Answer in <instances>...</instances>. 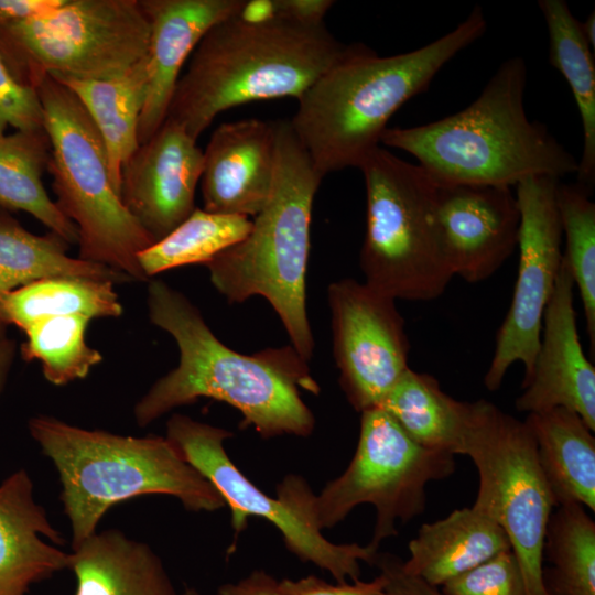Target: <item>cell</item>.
Returning <instances> with one entry per match:
<instances>
[{
    "mask_svg": "<svg viewBox=\"0 0 595 595\" xmlns=\"http://www.w3.org/2000/svg\"><path fill=\"white\" fill-rule=\"evenodd\" d=\"M78 98L105 143L110 177L121 196L126 162L139 147L138 126L147 95V57L126 73L106 79L52 76Z\"/></svg>",
    "mask_w": 595,
    "mask_h": 595,
    "instance_id": "cell-24",
    "label": "cell"
},
{
    "mask_svg": "<svg viewBox=\"0 0 595 595\" xmlns=\"http://www.w3.org/2000/svg\"><path fill=\"white\" fill-rule=\"evenodd\" d=\"M434 224L453 277L477 283L516 250L520 213L510 187L437 184Z\"/></svg>",
    "mask_w": 595,
    "mask_h": 595,
    "instance_id": "cell-15",
    "label": "cell"
},
{
    "mask_svg": "<svg viewBox=\"0 0 595 595\" xmlns=\"http://www.w3.org/2000/svg\"><path fill=\"white\" fill-rule=\"evenodd\" d=\"M549 34V62L566 79L576 101L583 149L577 182L592 192L595 184V65L593 50L564 0H540Z\"/></svg>",
    "mask_w": 595,
    "mask_h": 595,
    "instance_id": "cell-27",
    "label": "cell"
},
{
    "mask_svg": "<svg viewBox=\"0 0 595 595\" xmlns=\"http://www.w3.org/2000/svg\"><path fill=\"white\" fill-rule=\"evenodd\" d=\"M15 130L44 128V115L36 89L17 80L0 53V136Z\"/></svg>",
    "mask_w": 595,
    "mask_h": 595,
    "instance_id": "cell-35",
    "label": "cell"
},
{
    "mask_svg": "<svg viewBox=\"0 0 595 595\" xmlns=\"http://www.w3.org/2000/svg\"><path fill=\"white\" fill-rule=\"evenodd\" d=\"M385 583L387 595H442L437 587L403 569V561L392 553H377L374 564Z\"/></svg>",
    "mask_w": 595,
    "mask_h": 595,
    "instance_id": "cell-37",
    "label": "cell"
},
{
    "mask_svg": "<svg viewBox=\"0 0 595 595\" xmlns=\"http://www.w3.org/2000/svg\"><path fill=\"white\" fill-rule=\"evenodd\" d=\"M203 166L204 154L196 140L171 118L126 162L121 199L154 242L196 208L194 197Z\"/></svg>",
    "mask_w": 595,
    "mask_h": 595,
    "instance_id": "cell-16",
    "label": "cell"
},
{
    "mask_svg": "<svg viewBox=\"0 0 595 595\" xmlns=\"http://www.w3.org/2000/svg\"><path fill=\"white\" fill-rule=\"evenodd\" d=\"M581 29L588 45L595 48V13L592 11L584 22H581Z\"/></svg>",
    "mask_w": 595,
    "mask_h": 595,
    "instance_id": "cell-42",
    "label": "cell"
},
{
    "mask_svg": "<svg viewBox=\"0 0 595 595\" xmlns=\"http://www.w3.org/2000/svg\"><path fill=\"white\" fill-rule=\"evenodd\" d=\"M485 14L475 6L454 30L410 52L379 56L363 44L325 72L298 99L290 120L316 172L359 167L379 147L390 118L428 89L434 76L484 35Z\"/></svg>",
    "mask_w": 595,
    "mask_h": 595,
    "instance_id": "cell-2",
    "label": "cell"
},
{
    "mask_svg": "<svg viewBox=\"0 0 595 595\" xmlns=\"http://www.w3.org/2000/svg\"><path fill=\"white\" fill-rule=\"evenodd\" d=\"M75 595H176L158 554L118 530L96 532L69 553Z\"/></svg>",
    "mask_w": 595,
    "mask_h": 595,
    "instance_id": "cell-22",
    "label": "cell"
},
{
    "mask_svg": "<svg viewBox=\"0 0 595 595\" xmlns=\"http://www.w3.org/2000/svg\"><path fill=\"white\" fill-rule=\"evenodd\" d=\"M113 282L79 277L45 278L20 286L0 299V326L25 329L37 320L83 316L118 317L123 309Z\"/></svg>",
    "mask_w": 595,
    "mask_h": 595,
    "instance_id": "cell-29",
    "label": "cell"
},
{
    "mask_svg": "<svg viewBox=\"0 0 595 595\" xmlns=\"http://www.w3.org/2000/svg\"><path fill=\"white\" fill-rule=\"evenodd\" d=\"M560 180L531 176L516 185L520 213L519 263L512 300L484 376L490 391L500 388L508 369L522 363V385L530 378L540 345L542 321L562 263V228L556 205Z\"/></svg>",
    "mask_w": 595,
    "mask_h": 595,
    "instance_id": "cell-13",
    "label": "cell"
},
{
    "mask_svg": "<svg viewBox=\"0 0 595 595\" xmlns=\"http://www.w3.org/2000/svg\"><path fill=\"white\" fill-rule=\"evenodd\" d=\"M279 595H387L385 583L380 575L370 582L360 580L348 583L331 584L309 575L299 580L284 578L279 581Z\"/></svg>",
    "mask_w": 595,
    "mask_h": 595,
    "instance_id": "cell-36",
    "label": "cell"
},
{
    "mask_svg": "<svg viewBox=\"0 0 595 595\" xmlns=\"http://www.w3.org/2000/svg\"><path fill=\"white\" fill-rule=\"evenodd\" d=\"M542 569L549 595H595V522L584 506L566 502L552 510L544 533Z\"/></svg>",
    "mask_w": 595,
    "mask_h": 595,
    "instance_id": "cell-30",
    "label": "cell"
},
{
    "mask_svg": "<svg viewBox=\"0 0 595 595\" xmlns=\"http://www.w3.org/2000/svg\"><path fill=\"white\" fill-rule=\"evenodd\" d=\"M358 169L366 187L359 253L365 283L396 301L441 296L454 277L434 224L437 184L420 165L380 145Z\"/></svg>",
    "mask_w": 595,
    "mask_h": 595,
    "instance_id": "cell-8",
    "label": "cell"
},
{
    "mask_svg": "<svg viewBox=\"0 0 595 595\" xmlns=\"http://www.w3.org/2000/svg\"><path fill=\"white\" fill-rule=\"evenodd\" d=\"M183 595H201L198 591L193 587H186Z\"/></svg>",
    "mask_w": 595,
    "mask_h": 595,
    "instance_id": "cell-43",
    "label": "cell"
},
{
    "mask_svg": "<svg viewBox=\"0 0 595 595\" xmlns=\"http://www.w3.org/2000/svg\"><path fill=\"white\" fill-rule=\"evenodd\" d=\"M29 431L57 470L73 549L97 532L111 507L137 496H173L196 512L226 506L166 436H123L46 415L32 418Z\"/></svg>",
    "mask_w": 595,
    "mask_h": 595,
    "instance_id": "cell-5",
    "label": "cell"
},
{
    "mask_svg": "<svg viewBox=\"0 0 595 595\" xmlns=\"http://www.w3.org/2000/svg\"><path fill=\"white\" fill-rule=\"evenodd\" d=\"M14 355L15 343L7 334H0V394L4 389Z\"/></svg>",
    "mask_w": 595,
    "mask_h": 595,
    "instance_id": "cell-41",
    "label": "cell"
},
{
    "mask_svg": "<svg viewBox=\"0 0 595 595\" xmlns=\"http://www.w3.org/2000/svg\"><path fill=\"white\" fill-rule=\"evenodd\" d=\"M526 425L555 507L576 502L595 510V439L574 411L553 408L528 413Z\"/></svg>",
    "mask_w": 595,
    "mask_h": 595,
    "instance_id": "cell-23",
    "label": "cell"
},
{
    "mask_svg": "<svg viewBox=\"0 0 595 595\" xmlns=\"http://www.w3.org/2000/svg\"><path fill=\"white\" fill-rule=\"evenodd\" d=\"M245 1L140 0L150 34L145 54L148 87L138 126L139 145L165 121L181 69L199 41L213 25L238 13Z\"/></svg>",
    "mask_w": 595,
    "mask_h": 595,
    "instance_id": "cell-18",
    "label": "cell"
},
{
    "mask_svg": "<svg viewBox=\"0 0 595 595\" xmlns=\"http://www.w3.org/2000/svg\"><path fill=\"white\" fill-rule=\"evenodd\" d=\"M90 320L83 316H53L35 321L25 329L22 357L37 360L46 380L63 386L85 378L102 360V355L86 343Z\"/></svg>",
    "mask_w": 595,
    "mask_h": 595,
    "instance_id": "cell-32",
    "label": "cell"
},
{
    "mask_svg": "<svg viewBox=\"0 0 595 595\" xmlns=\"http://www.w3.org/2000/svg\"><path fill=\"white\" fill-rule=\"evenodd\" d=\"M527 66L506 60L479 96L440 120L387 128L380 143L402 150L440 185L511 187L531 176L560 180L578 161L524 109Z\"/></svg>",
    "mask_w": 595,
    "mask_h": 595,
    "instance_id": "cell-4",
    "label": "cell"
},
{
    "mask_svg": "<svg viewBox=\"0 0 595 595\" xmlns=\"http://www.w3.org/2000/svg\"><path fill=\"white\" fill-rule=\"evenodd\" d=\"M272 192L248 236L205 266L210 282L229 302L264 298L280 317L294 349L309 360L314 338L306 311L310 225L323 177L290 121H274Z\"/></svg>",
    "mask_w": 595,
    "mask_h": 595,
    "instance_id": "cell-6",
    "label": "cell"
},
{
    "mask_svg": "<svg viewBox=\"0 0 595 595\" xmlns=\"http://www.w3.org/2000/svg\"><path fill=\"white\" fill-rule=\"evenodd\" d=\"M251 226L245 216L195 208L166 237L141 251L138 261L147 279L186 264H206L245 239Z\"/></svg>",
    "mask_w": 595,
    "mask_h": 595,
    "instance_id": "cell-31",
    "label": "cell"
},
{
    "mask_svg": "<svg viewBox=\"0 0 595 595\" xmlns=\"http://www.w3.org/2000/svg\"><path fill=\"white\" fill-rule=\"evenodd\" d=\"M69 245L53 231L26 230L10 213H0V299L31 282L53 277H79L113 283L130 279L105 264L68 256ZM0 334L6 331L0 326Z\"/></svg>",
    "mask_w": 595,
    "mask_h": 595,
    "instance_id": "cell-28",
    "label": "cell"
},
{
    "mask_svg": "<svg viewBox=\"0 0 595 595\" xmlns=\"http://www.w3.org/2000/svg\"><path fill=\"white\" fill-rule=\"evenodd\" d=\"M510 549L506 532L495 521L473 507L456 509L421 526L409 542L410 558L403 569L439 587Z\"/></svg>",
    "mask_w": 595,
    "mask_h": 595,
    "instance_id": "cell-21",
    "label": "cell"
},
{
    "mask_svg": "<svg viewBox=\"0 0 595 595\" xmlns=\"http://www.w3.org/2000/svg\"><path fill=\"white\" fill-rule=\"evenodd\" d=\"M149 34L140 0H65L44 15L0 23V53L17 80L36 89L46 75L119 76L145 56Z\"/></svg>",
    "mask_w": 595,
    "mask_h": 595,
    "instance_id": "cell-9",
    "label": "cell"
},
{
    "mask_svg": "<svg viewBox=\"0 0 595 595\" xmlns=\"http://www.w3.org/2000/svg\"><path fill=\"white\" fill-rule=\"evenodd\" d=\"M62 542L28 472L10 474L0 483V595H26L34 583L68 569Z\"/></svg>",
    "mask_w": 595,
    "mask_h": 595,
    "instance_id": "cell-20",
    "label": "cell"
},
{
    "mask_svg": "<svg viewBox=\"0 0 595 595\" xmlns=\"http://www.w3.org/2000/svg\"><path fill=\"white\" fill-rule=\"evenodd\" d=\"M50 156L44 128L0 136V213L25 212L74 245L78 242L76 226L50 198L43 184Z\"/></svg>",
    "mask_w": 595,
    "mask_h": 595,
    "instance_id": "cell-25",
    "label": "cell"
},
{
    "mask_svg": "<svg viewBox=\"0 0 595 595\" xmlns=\"http://www.w3.org/2000/svg\"><path fill=\"white\" fill-rule=\"evenodd\" d=\"M332 0H273L274 15L305 23H323Z\"/></svg>",
    "mask_w": 595,
    "mask_h": 595,
    "instance_id": "cell-38",
    "label": "cell"
},
{
    "mask_svg": "<svg viewBox=\"0 0 595 595\" xmlns=\"http://www.w3.org/2000/svg\"><path fill=\"white\" fill-rule=\"evenodd\" d=\"M591 191L575 184L556 188V205L566 262L584 309L591 350H595V204Z\"/></svg>",
    "mask_w": 595,
    "mask_h": 595,
    "instance_id": "cell-33",
    "label": "cell"
},
{
    "mask_svg": "<svg viewBox=\"0 0 595 595\" xmlns=\"http://www.w3.org/2000/svg\"><path fill=\"white\" fill-rule=\"evenodd\" d=\"M441 587L442 595H528L521 567L511 549Z\"/></svg>",
    "mask_w": 595,
    "mask_h": 595,
    "instance_id": "cell-34",
    "label": "cell"
},
{
    "mask_svg": "<svg viewBox=\"0 0 595 595\" xmlns=\"http://www.w3.org/2000/svg\"><path fill=\"white\" fill-rule=\"evenodd\" d=\"M474 462L479 486L474 505L506 532L528 595H549L543 585V540L555 505L524 421L487 400L470 402L461 453Z\"/></svg>",
    "mask_w": 595,
    "mask_h": 595,
    "instance_id": "cell-11",
    "label": "cell"
},
{
    "mask_svg": "<svg viewBox=\"0 0 595 595\" xmlns=\"http://www.w3.org/2000/svg\"><path fill=\"white\" fill-rule=\"evenodd\" d=\"M203 154V209L248 217L266 206L274 181L273 122L244 119L221 123Z\"/></svg>",
    "mask_w": 595,
    "mask_h": 595,
    "instance_id": "cell-19",
    "label": "cell"
},
{
    "mask_svg": "<svg viewBox=\"0 0 595 595\" xmlns=\"http://www.w3.org/2000/svg\"><path fill=\"white\" fill-rule=\"evenodd\" d=\"M339 386L358 412L379 408L410 368L404 320L391 296L354 279L327 290Z\"/></svg>",
    "mask_w": 595,
    "mask_h": 595,
    "instance_id": "cell-14",
    "label": "cell"
},
{
    "mask_svg": "<svg viewBox=\"0 0 595 595\" xmlns=\"http://www.w3.org/2000/svg\"><path fill=\"white\" fill-rule=\"evenodd\" d=\"M239 12L206 32L174 90L166 118L182 125L194 140L216 116L235 106L299 99L351 48L324 22L249 20Z\"/></svg>",
    "mask_w": 595,
    "mask_h": 595,
    "instance_id": "cell-3",
    "label": "cell"
},
{
    "mask_svg": "<svg viewBox=\"0 0 595 595\" xmlns=\"http://www.w3.org/2000/svg\"><path fill=\"white\" fill-rule=\"evenodd\" d=\"M379 408L419 445L453 455L461 453L470 402L445 393L433 376L408 368Z\"/></svg>",
    "mask_w": 595,
    "mask_h": 595,
    "instance_id": "cell-26",
    "label": "cell"
},
{
    "mask_svg": "<svg viewBox=\"0 0 595 595\" xmlns=\"http://www.w3.org/2000/svg\"><path fill=\"white\" fill-rule=\"evenodd\" d=\"M147 304L151 322L175 339L180 361L136 403L137 424L212 398L237 409L241 428L252 426L263 439L313 432L315 419L301 390L317 394L320 386L293 346L240 354L214 335L185 295L161 280L150 281Z\"/></svg>",
    "mask_w": 595,
    "mask_h": 595,
    "instance_id": "cell-1",
    "label": "cell"
},
{
    "mask_svg": "<svg viewBox=\"0 0 595 595\" xmlns=\"http://www.w3.org/2000/svg\"><path fill=\"white\" fill-rule=\"evenodd\" d=\"M65 0H0V23L24 21L44 15Z\"/></svg>",
    "mask_w": 595,
    "mask_h": 595,
    "instance_id": "cell-39",
    "label": "cell"
},
{
    "mask_svg": "<svg viewBox=\"0 0 595 595\" xmlns=\"http://www.w3.org/2000/svg\"><path fill=\"white\" fill-rule=\"evenodd\" d=\"M50 138L47 172L56 205L78 230V258L130 280H148L138 261L154 244L113 187L102 138L78 98L54 77L36 86Z\"/></svg>",
    "mask_w": 595,
    "mask_h": 595,
    "instance_id": "cell-7",
    "label": "cell"
},
{
    "mask_svg": "<svg viewBox=\"0 0 595 595\" xmlns=\"http://www.w3.org/2000/svg\"><path fill=\"white\" fill-rule=\"evenodd\" d=\"M216 595H279V581L263 570H256L237 583L220 585Z\"/></svg>",
    "mask_w": 595,
    "mask_h": 595,
    "instance_id": "cell-40",
    "label": "cell"
},
{
    "mask_svg": "<svg viewBox=\"0 0 595 595\" xmlns=\"http://www.w3.org/2000/svg\"><path fill=\"white\" fill-rule=\"evenodd\" d=\"M454 455L415 443L382 408L361 412L356 452L345 472L329 482L312 502L317 527L328 529L358 505L376 509L370 547L397 536L402 523L425 510L429 482L451 476Z\"/></svg>",
    "mask_w": 595,
    "mask_h": 595,
    "instance_id": "cell-12",
    "label": "cell"
},
{
    "mask_svg": "<svg viewBox=\"0 0 595 595\" xmlns=\"http://www.w3.org/2000/svg\"><path fill=\"white\" fill-rule=\"evenodd\" d=\"M574 281L562 258L542 321L533 370L516 400L518 411L553 408L576 412L595 431V368L581 345L574 309Z\"/></svg>",
    "mask_w": 595,
    "mask_h": 595,
    "instance_id": "cell-17",
    "label": "cell"
},
{
    "mask_svg": "<svg viewBox=\"0 0 595 595\" xmlns=\"http://www.w3.org/2000/svg\"><path fill=\"white\" fill-rule=\"evenodd\" d=\"M231 436L228 430L183 414H173L166 423L167 440L229 507L236 533L247 527L249 517H260L281 532L288 550L302 562L327 571L336 583L358 581L360 562L372 565L378 550L369 544H336L327 540L313 518L315 495L303 477L285 476L277 486L275 498L259 489L226 453L224 442Z\"/></svg>",
    "mask_w": 595,
    "mask_h": 595,
    "instance_id": "cell-10",
    "label": "cell"
}]
</instances>
